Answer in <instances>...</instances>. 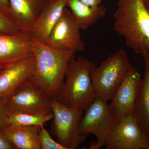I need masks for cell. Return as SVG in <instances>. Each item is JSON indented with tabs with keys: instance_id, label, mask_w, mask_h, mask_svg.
<instances>
[{
	"instance_id": "6da1fadb",
	"label": "cell",
	"mask_w": 149,
	"mask_h": 149,
	"mask_svg": "<svg viewBox=\"0 0 149 149\" xmlns=\"http://www.w3.org/2000/svg\"><path fill=\"white\" fill-rule=\"evenodd\" d=\"M33 39L35 64L30 80L40 85L47 95L54 100L60 92L68 64L74 57L75 53L53 49L33 37Z\"/></svg>"
},
{
	"instance_id": "7a4b0ae2",
	"label": "cell",
	"mask_w": 149,
	"mask_h": 149,
	"mask_svg": "<svg viewBox=\"0 0 149 149\" xmlns=\"http://www.w3.org/2000/svg\"><path fill=\"white\" fill-rule=\"evenodd\" d=\"M113 28L126 45L142 56L149 52V13L144 0H118Z\"/></svg>"
},
{
	"instance_id": "3957f363",
	"label": "cell",
	"mask_w": 149,
	"mask_h": 149,
	"mask_svg": "<svg viewBox=\"0 0 149 149\" xmlns=\"http://www.w3.org/2000/svg\"><path fill=\"white\" fill-rule=\"evenodd\" d=\"M96 66L87 58L73 57L68 64L65 81L56 99L66 106L84 111L95 98L91 74Z\"/></svg>"
},
{
	"instance_id": "277c9868",
	"label": "cell",
	"mask_w": 149,
	"mask_h": 149,
	"mask_svg": "<svg viewBox=\"0 0 149 149\" xmlns=\"http://www.w3.org/2000/svg\"><path fill=\"white\" fill-rule=\"evenodd\" d=\"M132 68L127 52L119 49L93 68L91 75L95 97L111 100Z\"/></svg>"
},
{
	"instance_id": "5b68a950",
	"label": "cell",
	"mask_w": 149,
	"mask_h": 149,
	"mask_svg": "<svg viewBox=\"0 0 149 149\" xmlns=\"http://www.w3.org/2000/svg\"><path fill=\"white\" fill-rule=\"evenodd\" d=\"M52 105L54 117L51 133L66 149H77L86 139L79 129L83 111L66 106L56 99L52 100Z\"/></svg>"
},
{
	"instance_id": "8992f818",
	"label": "cell",
	"mask_w": 149,
	"mask_h": 149,
	"mask_svg": "<svg viewBox=\"0 0 149 149\" xmlns=\"http://www.w3.org/2000/svg\"><path fill=\"white\" fill-rule=\"evenodd\" d=\"M52 100L37 83L29 80L7 101L10 111L36 115L53 113Z\"/></svg>"
},
{
	"instance_id": "52a82bcc",
	"label": "cell",
	"mask_w": 149,
	"mask_h": 149,
	"mask_svg": "<svg viewBox=\"0 0 149 149\" xmlns=\"http://www.w3.org/2000/svg\"><path fill=\"white\" fill-rule=\"evenodd\" d=\"M79 129L82 134H93L97 138L99 148L104 147L113 130V119L107 102L95 98L85 109Z\"/></svg>"
},
{
	"instance_id": "ba28073f",
	"label": "cell",
	"mask_w": 149,
	"mask_h": 149,
	"mask_svg": "<svg viewBox=\"0 0 149 149\" xmlns=\"http://www.w3.org/2000/svg\"><path fill=\"white\" fill-rule=\"evenodd\" d=\"M80 30L70 10L65 8L45 44L56 49L83 52L85 45Z\"/></svg>"
},
{
	"instance_id": "9c48e42d",
	"label": "cell",
	"mask_w": 149,
	"mask_h": 149,
	"mask_svg": "<svg viewBox=\"0 0 149 149\" xmlns=\"http://www.w3.org/2000/svg\"><path fill=\"white\" fill-rule=\"evenodd\" d=\"M104 146L107 149H149V139L132 113L116 121Z\"/></svg>"
},
{
	"instance_id": "30bf717a",
	"label": "cell",
	"mask_w": 149,
	"mask_h": 149,
	"mask_svg": "<svg viewBox=\"0 0 149 149\" xmlns=\"http://www.w3.org/2000/svg\"><path fill=\"white\" fill-rule=\"evenodd\" d=\"M142 79L139 71L132 67L109 104L112 116L116 121L133 112Z\"/></svg>"
},
{
	"instance_id": "8fae6325",
	"label": "cell",
	"mask_w": 149,
	"mask_h": 149,
	"mask_svg": "<svg viewBox=\"0 0 149 149\" xmlns=\"http://www.w3.org/2000/svg\"><path fill=\"white\" fill-rule=\"evenodd\" d=\"M33 39L29 32L0 34V66L4 67L34 56Z\"/></svg>"
},
{
	"instance_id": "7c38bea8",
	"label": "cell",
	"mask_w": 149,
	"mask_h": 149,
	"mask_svg": "<svg viewBox=\"0 0 149 149\" xmlns=\"http://www.w3.org/2000/svg\"><path fill=\"white\" fill-rule=\"evenodd\" d=\"M35 56L3 68L0 70V98L13 95L34 72Z\"/></svg>"
},
{
	"instance_id": "4fadbf2b",
	"label": "cell",
	"mask_w": 149,
	"mask_h": 149,
	"mask_svg": "<svg viewBox=\"0 0 149 149\" xmlns=\"http://www.w3.org/2000/svg\"><path fill=\"white\" fill-rule=\"evenodd\" d=\"M67 7V0H49L46 2L33 25L30 33L32 37L45 43Z\"/></svg>"
},
{
	"instance_id": "5bb4252c",
	"label": "cell",
	"mask_w": 149,
	"mask_h": 149,
	"mask_svg": "<svg viewBox=\"0 0 149 149\" xmlns=\"http://www.w3.org/2000/svg\"><path fill=\"white\" fill-rule=\"evenodd\" d=\"M7 15L20 31L31 33L38 14L46 2L43 0H9Z\"/></svg>"
},
{
	"instance_id": "9a60e30c",
	"label": "cell",
	"mask_w": 149,
	"mask_h": 149,
	"mask_svg": "<svg viewBox=\"0 0 149 149\" xmlns=\"http://www.w3.org/2000/svg\"><path fill=\"white\" fill-rule=\"evenodd\" d=\"M143 57L145 74L132 113L139 127L149 139V52Z\"/></svg>"
},
{
	"instance_id": "2e32d148",
	"label": "cell",
	"mask_w": 149,
	"mask_h": 149,
	"mask_svg": "<svg viewBox=\"0 0 149 149\" xmlns=\"http://www.w3.org/2000/svg\"><path fill=\"white\" fill-rule=\"evenodd\" d=\"M41 126L10 125L3 131L15 149H41L39 132Z\"/></svg>"
},
{
	"instance_id": "e0dca14e",
	"label": "cell",
	"mask_w": 149,
	"mask_h": 149,
	"mask_svg": "<svg viewBox=\"0 0 149 149\" xmlns=\"http://www.w3.org/2000/svg\"><path fill=\"white\" fill-rule=\"evenodd\" d=\"M67 7H69L74 20L80 29H86L95 24L106 15L107 8L100 5L91 7L80 0H67Z\"/></svg>"
},
{
	"instance_id": "ac0fdd59",
	"label": "cell",
	"mask_w": 149,
	"mask_h": 149,
	"mask_svg": "<svg viewBox=\"0 0 149 149\" xmlns=\"http://www.w3.org/2000/svg\"><path fill=\"white\" fill-rule=\"evenodd\" d=\"M8 117L10 125L41 126L53 119L54 114L36 115L9 111Z\"/></svg>"
},
{
	"instance_id": "d6986e66",
	"label": "cell",
	"mask_w": 149,
	"mask_h": 149,
	"mask_svg": "<svg viewBox=\"0 0 149 149\" xmlns=\"http://www.w3.org/2000/svg\"><path fill=\"white\" fill-rule=\"evenodd\" d=\"M39 136L41 149H66L52 139L48 130L44 128V125L40 127Z\"/></svg>"
},
{
	"instance_id": "ffe728a7",
	"label": "cell",
	"mask_w": 149,
	"mask_h": 149,
	"mask_svg": "<svg viewBox=\"0 0 149 149\" xmlns=\"http://www.w3.org/2000/svg\"><path fill=\"white\" fill-rule=\"evenodd\" d=\"M20 31L5 13L0 9V34L12 35Z\"/></svg>"
},
{
	"instance_id": "44dd1931",
	"label": "cell",
	"mask_w": 149,
	"mask_h": 149,
	"mask_svg": "<svg viewBox=\"0 0 149 149\" xmlns=\"http://www.w3.org/2000/svg\"><path fill=\"white\" fill-rule=\"evenodd\" d=\"M9 98H0V132L4 131L10 125L8 121L9 109L7 104Z\"/></svg>"
},
{
	"instance_id": "7402d4cb",
	"label": "cell",
	"mask_w": 149,
	"mask_h": 149,
	"mask_svg": "<svg viewBox=\"0 0 149 149\" xmlns=\"http://www.w3.org/2000/svg\"><path fill=\"white\" fill-rule=\"evenodd\" d=\"M0 149H15L14 146L3 132H0Z\"/></svg>"
},
{
	"instance_id": "603a6c76",
	"label": "cell",
	"mask_w": 149,
	"mask_h": 149,
	"mask_svg": "<svg viewBox=\"0 0 149 149\" xmlns=\"http://www.w3.org/2000/svg\"><path fill=\"white\" fill-rule=\"evenodd\" d=\"M83 3L91 7H96L100 5L102 0H80Z\"/></svg>"
},
{
	"instance_id": "cb8c5ba5",
	"label": "cell",
	"mask_w": 149,
	"mask_h": 149,
	"mask_svg": "<svg viewBox=\"0 0 149 149\" xmlns=\"http://www.w3.org/2000/svg\"><path fill=\"white\" fill-rule=\"evenodd\" d=\"M9 8V0H0V9L1 10L7 15Z\"/></svg>"
},
{
	"instance_id": "d4e9b609",
	"label": "cell",
	"mask_w": 149,
	"mask_h": 149,
	"mask_svg": "<svg viewBox=\"0 0 149 149\" xmlns=\"http://www.w3.org/2000/svg\"><path fill=\"white\" fill-rule=\"evenodd\" d=\"M89 149H99L98 146L97 142L95 141H92L91 143L90 146L89 147Z\"/></svg>"
},
{
	"instance_id": "484cf974",
	"label": "cell",
	"mask_w": 149,
	"mask_h": 149,
	"mask_svg": "<svg viewBox=\"0 0 149 149\" xmlns=\"http://www.w3.org/2000/svg\"><path fill=\"white\" fill-rule=\"evenodd\" d=\"M144 4L149 13V0H144Z\"/></svg>"
},
{
	"instance_id": "4316f807",
	"label": "cell",
	"mask_w": 149,
	"mask_h": 149,
	"mask_svg": "<svg viewBox=\"0 0 149 149\" xmlns=\"http://www.w3.org/2000/svg\"><path fill=\"white\" fill-rule=\"evenodd\" d=\"M43 1L45 2H47V1H49V0H43Z\"/></svg>"
},
{
	"instance_id": "83f0119b",
	"label": "cell",
	"mask_w": 149,
	"mask_h": 149,
	"mask_svg": "<svg viewBox=\"0 0 149 149\" xmlns=\"http://www.w3.org/2000/svg\"><path fill=\"white\" fill-rule=\"evenodd\" d=\"M3 68L2 67H1V66H0V70H1V69H2V68Z\"/></svg>"
}]
</instances>
